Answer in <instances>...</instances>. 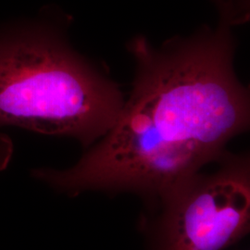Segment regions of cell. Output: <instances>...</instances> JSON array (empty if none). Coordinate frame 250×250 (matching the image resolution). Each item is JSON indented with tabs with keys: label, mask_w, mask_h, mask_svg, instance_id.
<instances>
[{
	"label": "cell",
	"mask_w": 250,
	"mask_h": 250,
	"mask_svg": "<svg viewBox=\"0 0 250 250\" xmlns=\"http://www.w3.org/2000/svg\"><path fill=\"white\" fill-rule=\"evenodd\" d=\"M218 25L160 47L145 36L128 44L135 74L111 128L66 170L37 178L67 194H133L145 204L221 161L250 125V95L233 68L232 27L247 21L250 0H213Z\"/></svg>",
	"instance_id": "cell-1"
},
{
	"label": "cell",
	"mask_w": 250,
	"mask_h": 250,
	"mask_svg": "<svg viewBox=\"0 0 250 250\" xmlns=\"http://www.w3.org/2000/svg\"><path fill=\"white\" fill-rule=\"evenodd\" d=\"M68 21L46 10L0 25V127L73 137L90 147L115 123L125 99L71 45Z\"/></svg>",
	"instance_id": "cell-2"
},
{
	"label": "cell",
	"mask_w": 250,
	"mask_h": 250,
	"mask_svg": "<svg viewBox=\"0 0 250 250\" xmlns=\"http://www.w3.org/2000/svg\"><path fill=\"white\" fill-rule=\"evenodd\" d=\"M218 163L145 204V250H226L250 233V157L227 152Z\"/></svg>",
	"instance_id": "cell-3"
}]
</instances>
